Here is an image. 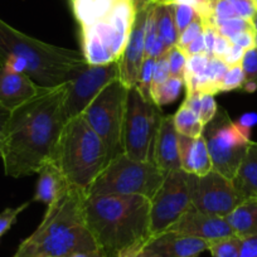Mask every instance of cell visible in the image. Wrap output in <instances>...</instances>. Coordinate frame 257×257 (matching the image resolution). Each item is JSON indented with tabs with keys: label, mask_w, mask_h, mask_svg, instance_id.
I'll return each mask as SVG.
<instances>
[{
	"label": "cell",
	"mask_w": 257,
	"mask_h": 257,
	"mask_svg": "<svg viewBox=\"0 0 257 257\" xmlns=\"http://www.w3.org/2000/svg\"><path fill=\"white\" fill-rule=\"evenodd\" d=\"M9 116H11V111H8L0 105V140H2V135H3L4 128H6L7 122L9 120Z\"/></svg>",
	"instance_id": "c3c4849f"
},
{
	"label": "cell",
	"mask_w": 257,
	"mask_h": 257,
	"mask_svg": "<svg viewBox=\"0 0 257 257\" xmlns=\"http://www.w3.org/2000/svg\"><path fill=\"white\" fill-rule=\"evenodd\" d=\"M227 70H228V66L221 58H217L214 56L209 57L208 64L203 73L209 83V93L216 95L219 92V85H221Z\"/></svg>",
	"instance_id": "83f0119b"
},
{
	"label": "cell",
	"mask_w": 257,
	"mask_h": 257,
	"mask_svg": "<svg viewBox=\"0 0 257 257\" xmlns=\"http://www.w3.org/2000/svg\"><path fill=\"white\" fill-rule=\"evenodd\" d=\"M244 85V73L241 64L229 66L219 85V92H228V91L242 90Z\"/></svg>",
	"instance_id": "4dcf8cb0"
},
{
	"label": "cell",
	"mask_w": 257,
	"mask_h": 257,
	"mask_svg": "<svg viewBox=\"0 0 257 257\" xmlns=\"http://www.w3.org/2000/svg\"><path fill=\"white\" fill-rule=\"evenodd\" d=\"M253 4H254V7H256V9H257V0H253Z\"/></svg>",
	"instance_id": "f5cc1de1"
},
{
	"label": "cell",
	"mask_w": 257,
	"mask_h": 257,
	"mask_svg": "<svg viewBox=\"0 0 257 257\" xmlns=\"http://www.w3.org/2000/svg\"><path fill=\"white\" fill-rule=\"evenodd\" d=\"M127 91L128 88L120 78H116L81 113L105 144L108 162L122 153V127Z\"/></svg>",
	"instance_id": "ba28073f"
},
{
	"label": "cell",
	"mask_w": 257,
	"mask_h": 257,
	"mask_svg": "<svg viewBox=\"0 0 257 257\" xmlns=\"http://www.w3.org/2000/svg\"><path fill=\"white\" fill-rule=\"evenodd\" d=\"M218 111L214 95L212 93H201V108H199V120L204 125L209 122Z\"/></svg>",
	"instance_id": "74e56055"
},
{
	"label": "cell",
	"mask_w": 257,
	"mask_h": 257,
	"mask_svg": "<svg viewBox=\"0 0 257 257\" xmlns=\"http://www.w3.org/2000/svg\"><path fill=\"white\" fill-rule=\"evenodd\" d=\"M150 2H152V0H150Z\"/></svg>",
	"instance_id": "11a10c76"
},
{
	"label": "cell",
	"mask_w": 257,
	"mask_h": 257,
	"mask_svg": "<svg viewBox=\"0 0 257 257\" xmlns=\"http://www.w3.org/2000/svg\"><path fill=\"white\" fill-rule=\"evenodd\" d=\"M187 58L184 52L177 46L170 48L168 51V62H169L170 68V76L173 77H179L184 80V72H185V63H187Z\"/></svg>",
	"instance_id": "d6a6232c"
},
{
	"label": "cell",
	"mask_w": 257,
	"mask_h": 257,
	"mask_svg": "<svg viewBox=\"0 0 257 257\" xmlns=\"http://www.w3.org/2000/svg\"><path fill=\"white\" fill-rule=\"evenodd\" d=\"M196 175L184 170L167 173L162 185L150 201V228L153 236L163 233L185 212L193 208Z\"/></svg>",
	"instance_id": "30bf717a"
},
{
	"label": "cell",
	"mask_w": 257,
	"mask_h": 257,
	"mask_svg": "<svg viewBox=\"0 0 257 257\" xmlns=\"http://www.w3.org/2000/svg\"><path fill=\"white\" fill-rule=\"evenodd\" d=\"M165 175L154 163L138 162L121 153L108 162L86 194L143 196L152 201Z\"/></svg>",
	"instance_id": "8992f818"
},
{
	"label": "cell",
	"mask_w": 257,
	"mask_h": 257,
	"mask_svg": "<svg viewBox=\"0 0 257 257\" xmlns=\"http://www.w3.org/2000/svg\"><path fill=\"white\" fill-rule=\"evenodd\" d=\"M213 26L216 27L218 34L226 37L227 39H231L232 37L236 36V34L239 33V32L254 31L251 21H246V19L239 18V17L226 19V21L216 22V23H213Z\"/></svg>",
	"instance_id": "f1b7e54d"
},
{
	"label": "cell",
	"mask_w": 257,
	"mask_h": 257,
	"mask_svg": "<svg viewBox=\"0 0 257 257\" xmlns=\"http://www.w3.org/2000/svg\"><path fill=\"white\" fill-rule=\"evenodd\" d=\"M167 231L187 234L209 242L213 239L236 236L223 217L211 216L192 208L185 212Z\"/></svg>",
	"instance_id": "5bb4252c"
},
{
	"label": "cell",
	"mask_w": 257,
	"mask_h": 257,
	"mask_svg": "<svg viewBox=\"0 0 257 257\" xmlns=\"http://www.w3.org/2000/svg\"><path fill=\"white\" fill-rule=\"evenodd\" d=\"M174 125L180 135L188 138H198L203 133V123L199 120L198 115L193 112L189 107L182 103L179 110L173 115Z\"/></svg>",
	"instance_id": "cb8c5ba5"
},
{
	"label": "cell",
	"mask_w": 257,
	"mask_h": 257,
	"mask_svg": "<svg viewBox=\"0 0 257 257\" xmlns=\"http://www.w3.org/2000/svg\"><path fill=\"white\" fill-rule=\"evenodd\" d=\"M203 29H204V24L203 21H202L201 17H197L182 33L179 34L178 37V43L177 47L180 49H184L190 42H193L197 37H199L201 34H203Z\"/></svg>",
	"instance_id": "836d02e7"
},
{
	"label": "cell",
	"mask_w": 257,
	"mask_h": 257,
	"mask_svg": "<svg viewBox=\"0 0 257 257\" xmlns=\"http://www.w3.org/2000/svg\"><path fill=\"white\" fill-rule=\"evenodd\" d=\"M233 7L237 17L243 18L246 21H251L256 13V7L253 4V0H228Z\"/></svg>",
	"instance_id": "ab89813d"
},
{
	"label": "cell",
	"mask_w": 257,
	"mask_h": 257,
	"mask_svg": "<svg viewBox=\"0 0 257 257\" xmlns=\"http://www.w3.org/2000/svg\"><path fill=\"white\" fill-rule=\"evenodd\" d=\"M170 77V68L169 62H168V52L157 58L154 68V75H153V82H152V93L159 87L160 85L165 82L168 78Z\"/></svg>",
	"instance_id": "d590c367"
},
{
	"label": "cell",
	"mask_w": 257,
	"mask_h": 257,
	"mask_svg": "<svg viewBox=\"0 0 257 257\" xmlns=\"http://www.w3.org/2000/svg\"><path fill=\"white\" fill-rule=\"evenodd\" d=\"M31 206V202H26V203L21 204L17 208H7L0 213V238L11 229V227L16 223L17 218L19 214Z\"/></svg>",
	"instance_id": "8d00e7d4"
},
{
	"label": "cell",
	"mask_w": 257,
	"mask_h": 257,
	"mask_svg": "<svg viewBox=\"0 0 257 257\" xmlns=\"http://www.w3.org/2000/svg\"><path fill=\"white\" fill-rule=\"evenodd\" d=\"M184 52V54L187 57L193 56V54H198V53H204L206 52V46H204V37L203 34H201L199 37H197L193 42H190L184 49H182Z\"/></svg>",
	"instance_id": "bcb514c9"
},
{
	"label": "cell",
	"mask_w": 257,
	"mask_h": 257,
	"mask_svg": "<svg viewBox=\"0 0 257 257\" xmlns=\"http://www.w3.org/2000/svg\"><path fill=\"white\" fill-rule=\"evenodd\" d=\"M244 49L241 47L236 46V44H231L229 49L227 51V53L222 57V61L227 64V66H236V64H241L242 58L244 56Z\"/></svg>",
	"instance_id": "7bdbcfd3"
},
{
	"label": "cell",
	"mask_w": 257,
	"mask_h": 257,
	"mask_svg": "<svg viewBox=\"0 0 257 257\" xmlns=\"http://www.w3.org/2000/svg\"><path fill=\"white\" fill-rule=\"evenodd\" d=\"M241 243L242 238L237 236L213 239L208 242L207 251H209L212 257H238Z\"/></svg>",
	"instance_id": "484cf974"
},
{
	"label": "cell",
	"mask_w": 257,
	"mask_h": 257,
	"mask_svg": "<svg viewBox=\"0 0 257 257\" xmlns=\"http://www.w3.org/2000/svg\"><path fill=\"white\" fill-rule=\"evenodd\" d=\"M134 4L137 8L134 22L128 33L125 48L118 58V78L127 88L137 86L139 80L142 64L145 59V26L149 9L153 6L150 2H144L140 6L137 3Z\"/></svg>",
	"instance_id": "4fadbf2b"
},
{
	"label": "cell",
	"mask_w": 257,
	"mask_h": 257,
	"mask_svg": "<svg viewBox=\"0 0 257 257\" xmlns=\"http://www.w3.org/2000/svg\"><path fill=\"white\" fill-rule=\"evenodd\" d=\"M153 163L165 174L182 169L179 152V133L174 125L173 115H163L155 138Z\"/></svg>",
	"instance_id": "e0dca14e"
},
{
	"label": "cell",
	"mask_w": 257,
	"mask_h": 257,
	"mask_svg": "<svg viewBox=\"0 0 257 257\" xmlns=\"http://www.w3.org/2000/svg\"><path fill=\"white\" fill-rule=\"evenodd\" d=\"M86 62L82 52L44 43L0 19V66L27 73L41 87L63 85L70 73Z\"/></svg>",
	"instance_id": "277c9868"
},
{
	"label": "cell",
	"mask_w": 257,
	"mask_h": 257,
	"mask_svg": "<svg viewBox=\"0 0 257 257\" xmlns=\"http://www.w3.org/2000/svg\"><path fill=\"white\" fill-rule=\"evenodd\" d=\"M179 152L182 170L202 177L212 170V162L204 138H188L179 134Z\"/></svg>",
	"instance_id": "ac0fdd59"
},
{
	"label": "cell",
	"mask_w": 257,
	"mask_h": 257,
	"mask_svg": "<svg viewBox=\"0 0 257 257\" xmlns=\"http://www.w3.org/2000/svg\"><path fill=\"white\" fill-rule=\"evenodd\" d=\"M44 90L27 73L0 66V105L11 112L41 95Z\"/></svg>",
	"instance_id": "2e32d148"
},
{
	"label": "cell",
	"mask_w": 257,
	"mask_h": 257,
	"mask_svg": "<svg viewBox=\"0 0 257 257\" xmlns=\"http://www.w3.org/2000/svg\"><path fill=\"white\" fill-rule=\"evenodd\" d=\"M204 138L212 162V170L233 180L242 162L247 145L251 142L244 137L226 110L218 107L214 117L204 125Z\"/></svg>",
	"instance_id": "9c48e42d"
},
{
	"label": "cell",
	"mask_w": 257,
	"mask_h": 257,
	"mask_svg": "<svg viewBox=\"0 0 257 257\" xmlns=\"http://www.w3.org/2000/svg\"><path fill=\"white\" fill-rule=\"evenodd\" d=\"M209 57L206 53L193 54L187 58L185 63V72L184 76H201L203 75L204 71L208 64Z\"/></svg>",
	"instance_id": "f35d334b"
},
{
	"label": "cell",
	"mask_w": 257,
	"mask_h": 257,
	"mask_svg": "<svg viewBox=\"0 0 257 257\" xmlns=\"http://www.w3.org/2000/svg\"><path fill=\"white\" fill-rule=\"evenodd\" d=\"M86 197L85 190L68 184L13 257H68L77 252H100L86 224Z\"/></svg>",
	"instance_id": "3957f363"
},
{
	"label": "cell",
	"mask_w": 257,
	"mask_h": 257,
	"mask_svg": "<svg viewBox=\"0 0 257 257\" xmlns=\"http://www.w3.org/2000/svg\"><path fill=\"white\" fill-rule=\"evenodd\" d=\"M251 23H252V26H253V29L256 31V33H257V11H256V13H254L253 18L251 19Z\"/></svg>",
	"instance_id": "f907efd6"
},
{
	"label": "cell",
	"mask_w": 257,
	"mask_h": 257,
	"mask_svg": "<svg viewBox=\"0 0 257 257\" xmlns=\"http://www.w3.org/2000/svg\"><path fill=\"white\" fill-rule=\"evenodd\" d=\"M64 95L66 83L46 88L12 111L0 140V158L7 175L22 178L36 174L54 159L67 123Z\"/></svg>",
	"instance_id": "6da1fadb"
},
{
	"label": "cell",
	"mask_w": 257,
	"mask_h": 257,
	"mask_svg": "<svg viewBox=\"0 0 257 257\" xmlns=\"http://www.w3.org/2000/svg\"><path fill=\"white\" fill-rule=\"evenodd\" d=\"M154 12L158 36L164 41L167 49L169 51L170 48L177 46L178 37H179L175 26L173 4H158L154 7Z\"/></svg>",
	"instance_id": "603a6c76"
},
{
	"label": "cell",
	"mask_w": 257,
	"mask_h": 257,
	"mask_svg": "<svg viewBox=\"0 0 257 257\" xmlns=\"http://www.w3.org/2000/svg\"><path fill=\"white\" fill-rule=\"evenodd\" d=\"M183 87H184V80L183 78L170 76L163 85H160L152 93L153 101L160 107L164 105H169V103L174 102L179 97Z\"/></svg>",
	"instance_id": "d4e9b609"
},
{
	"label": "cell",
	"mask_w": 257,
	"mask_h": 257,
	"mask_svg": "<svg viewBox=\"0 0 257 257\" xmlns=\"http://www.w3.org/2000/svg\"><path fill=\"white\" fill-rule=\"evenodd\" d=\"M243 201L233 182L219 173L211 170L202 177L196 175L193 208L197 211L224 218Z\"/></svg>",
	"instance_id": "7c38bea8"
},
{
	"label": "cell",
	"mask_w": 257,
	"mask_h": 257,
	"mask_svg": "<svg viewBox=\"0 0 257 257\" xmlns=\"http://www.w3.org/2000/svg\"><path fill=\"white\" fill-rule=\"evenodd\" d=\"M238 257H257V236L242 238Z\"/></svg>",
	"instance_id": "f6af8a7d"
},
{
	"label": "cell",
	"mask_w": 257,
	"mask_h": 257,
	"mask_svg": "<svg viewBox=\"0 0 257 257\" xmlns=\"http://www.w3.org/2000/svg\"><path fill=\"white\" fill-rule=\"evenodd\" d=\"M116 0H73V9L81 27H88L106 18Z\"/></svg>",
	"instance_id": "7402d4cb"
},
{
	"label": "cell",
	"mask_w": 257,
	"mask_h": 257,
	"mask_svg": "<svg viewBox=\"0 0 257 257\" xmlns=\"http://www.w3.org/2000/svg\"><path fill=\"white\" fill-rule=\"evenodd\" d=\"M173 11H174L175 26H177L179 34L198 17L196 9L192 6H188V4L174 3L173 4Z\"/></svg>",
	"instance_id": "1f68e13d"
},
{
	"label": "cell",
	"mask_w": 257,
	"mask_h": 257,
	"mask_svg": "<svg viewBox=\"0 0 257 257\" xmlns=\"http://www.w3.org/2000/svg\"><path fill=\"white\" fill-rule=\"evenodd\" d=\"M67 183L87 192L108 164L105 144L82 116L67 121L54 159Z\"/></svg>",
	"instance_id": "5b68a950"
},
{
	"label": "cell",
	"mask_w": 257,
	"mask_h": 257,
	"mask_svg": "<svg viewBox=\"0 0 257 257\" xmlns=\"http://www.w3.org/2000/svg\"><path fill=\"white\" fill-rule=\"evenodd\" d=\"M39 178L37 182L36 194L32 202H42L49 206L56 201L57 197L67 187L68 183L62 174L56 163L49 162L39 170Z\"/></svg>",
	"instance_id": "d6986e66"
},
{
	"label": "cell",
	"mask_w": 257,
	"mask_h": 257,
	"mask_svg": "<svg viewBox=\"0 0 257 257\" xmlns=\"http://www.w3.org/2000/svg\"><path fill=\"white\" fill-rule=\"evenodd\" d=\"M155 62H157V59L153 58V57H145L144 62L142 64V70H140L139 73V80H138L137 87L145 100H153L152 82L153 75H154Z\"/></svg>",
	"instance_id": "f546056e"
},
{
	"label": "cell",
	"mask_w": 257,
	"mask_h": 257,
	"mask_svg": "<svg viewBox=\"0 0 257 257\" xmlns=\"http://www.w3.org/2000/svg\"><path fill=\"white\" fill-rule=\"evenodd\" d=\"M208 248V242L187 234L165 231L155 234L142 248L150 257H198Z\"/></svg>",
	"instance_id": "9a60e30c"
},
{
	"label": "cell",
	"mask_w": 257,
	"mask_h": 257,
	"mask_svg": "<svg viewBox=\"0 0 257 257\" xmlns=\"http://www.w3.org/2000/svg\"><path fill=\"white\" fill-rule=\"evenodd\" d=\"M231 44L232 43L229 42V39L221 36V34H217V38L213 47V56L217 57V58H222V57L227 53V51L229 49Z\"/></svg>",
	"instance_id": "7dc6e473"
},
{
	"label": "cell",
	"mask_w": 257,
	"mask_h": 257,
	"mask_svg": "<svg viewBox=\"0 0 257 257\" xmlns=\"http://www.w3.org/2000/svg\"><path fill=\"white\" fill-rule=\"evenodd\" d=\"M162 117L160 106L153 100H145L137 86L128 88L122 127L123 154L138 162L153 163Z\"/></svg>",
	"instance_id": "52a82bcc"
},
{
	"label": "cell",
	"mask_w": 257,
	"mask_h": 257,
	"mask_svg": "<svg viewBox=\"0 0 257 257\" xmlns=\"http://www.w3.org/2000/svg\"><path fill=\"white\" fill-rule=\"evenodd\" d=\"M232 182L243 199L257 198V143H248Z\"/></svg>",
	"instance_id": "ffe728a7"
},
{
	"label": "cell",
	"mask_w": 257,
	"mask_h": 257,
	"mask_svg": "<svg viewBox=\"0 0 257 257\" xmlns=\"http://www.w3.org/2000/svg\"><path fill=\"white\" fill-rule=\"evenodd\" d=\"M83 214L102 257H132L153 237L150 199L143 196H87Z\"/></svg>",
	"instance_id": "7a4b0ae2"
},
{
	"label": "cell",
	"mask_w": 257,
	"mask_h": 257,
	"mask_svg": "<svg viewBox=\"0 0 257 257\" xmlns=\"http://www.w3.org/2000/svg\"><path fill=\"white\" fill-rule=\"evenodd\" d=\"M234 17H237V14L228 0H212V18L209 24L213 26L216 22L226 21Z\"/></svg>",
	"instance_id": "e575fe53"
},
{
	"label": "cell",
	"mask_w": 257,
	"mask_h": 257,
	"mask_svg": "<svg viewBox=\"0 0 257 257\" xmlns=\"http://www.w3.org/2000/svg\"><path fill=\"white\" fill-rule=\"evenodd\" d=\"M132 257H150L149 254H147V253H144V252H138L137 254H134V256H132Z\"/></svg>",
	"instance_id": "816d5d0a"
},
{
	"label": "cell",
	"mask_w": 257,
	"mask_h": 257,
	"mask_svg": "<svg viewBox=\"0 0 257 257\" xmlns=\"http://www.w3.org/2000/svg\"><path fill=\"white\" fill-rule=\"evenodd\" d=\"M241 67L244 73V85L242 90L254 92L257 90V47L244 52Z\"/></svg>",
	"instance_id": "4316f807"
},
{
	"label": "cell",
	"mask_w": 257,
	"mask_h": 257,
	"mask_svg": "<svg viewBox=\"0 0 257 257\" xmlns=\"http://www.w3.org/2000/svg\"><path fill=\"white\" fill-rule=\"evenodd\" d=\"M256 32L254 31H244L239 32L236 36L232 37L229 39L232 44H236V46L241 47L244 51H248L256 47Z\"/></svg>",
	"instance_id": "60d3db41"
},
{
	"label": "cell",
	"mask_w": 257,
	"mask_h": 257,
	"mask_svg": "<svg viewBox=\"0 0 257 257\" xmlns=\"http://www.w3.org/2000/svg\"><path fill=\"white\" fill-rule=\"evenodd\" d=\"M204 29H203V37H204V46H206V52L204 53L208 57H213V47L214 42H216L217 38V32L216 27L212 26L209 23H203Z\"/></svg>",
	"instance_id": "b9f144b4"
},
{
	"label": "cell",
	"mask_w": 257,
	"mask_h": 257,
	"mask_svg": "<svg viewBox=\"0 0 257 257\" xmlns=\"http://www.w3.org/2000/svg\"><path fill=\"white\" fill-rule=\"evenodd\" d=\"M256 47H257V34H256Z\"/></svg>",
	"instance_id": "db71d44e"
},
{
	"label": "cell",
	"mask_w": 257,
	"mask_h": 257,
	"mask_svg": "<svg viewBox=\"0 0 257 257\" xmlns=\"http://www.w3.org/2000/svg\"><path fill=\"white\" fill-rule=\"evenodd\" d=\"M224 219L239 238L257 236V198L244 199Z\"/></svg>",
	"instance_id": "44dd1931"
},
{
	"label": "cell",
	"mask_w": 257,
	"mask_h": 257,
	"mask_svg": "<svg viewBox=\"0 0 257 257\" xmlns=\"http://www.w3.org/2000/svg\"><path fill=\"white\" fill-rule=\"evenodd\" d=\"M152 3L158 6V4H173L174 0H152Z\"/></svg>",
	"instance_id": "681fc988"
},
{
	"label": "cell",
	"mask_w": 257,
	"mask_h": 257,
	"mask_svg": "<svg viewBox=\"0 0 257 257\" xmlns=\"http://www.w3.org/2000/svg\"><path fill=\"white\" fill-rule=\"evenodd\" d=\"M237 127L239 128V132L244 135V137L249 138L251 135V127L257 123V115L256 113H244L241 116L238 121H234Z\"/></svg>",
	"instance_id": "ee69618b"
},
{
	"label": "cell",
	"mask_w": 257,
	"mask_h": 257,
	"mask_svg": "<svg viewBox=\"0 0 257 257\" xmlns=\"http://www.w3.org/2000/svg\"><path fill=\"white\" fill-rule=\"evenodd\" d=\"M118 76V61L106 64H90L86 62L76 67L66 82L64 113L67 121L80 116L96 96Z\"/></svg>",
	"instance_id": "8fae6325"
}]
</instances>
